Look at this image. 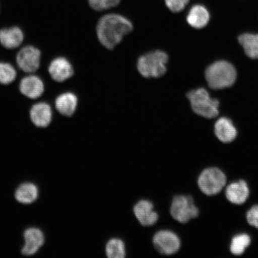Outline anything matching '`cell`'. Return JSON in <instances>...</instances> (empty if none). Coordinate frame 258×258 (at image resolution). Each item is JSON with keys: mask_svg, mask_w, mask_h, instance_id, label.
I'll return each instance as SVG.
<instances>
[{"mask_svg": "<svg viewBox=\"0 0 258 258\" xmlns=\"http://www.w3.org/2000/svg\"><path fill=\"white\" fill-rule=\"evenodd\" d=\"M225 195L228 201L233 204L241 205L249 198V189L246 182L241 180L228 185Z\"/></svg>", "mask_w": 258, "mask_h": 258, "instance_id": "5bb4252c", "label": "cell"}, {"mask_svg": "<svg viewBox=\"0 0 258 258\" xmlns=\"http://www.w3.org/2000/svg\"><path fill=\"white\" fill-rule=\"evenodd\" d=\"M168 59V56L164 51H152L139 58L138 70L146 78H159L166 73Z\"/></svg>", "mask_w": 258, "mask_h": 258, "instance_id": "3957f363", "label": "cell"}, {"mask_svg": "<svg viewBox=\"0 0 258 258\" xmlns=\"http://www.w3.org/2000/svg\"><path fill=\"white\" fill-rule=\"evenodd\" d=\"M25 245L22 250L25 256H32L36 253L44 242L43 233L37 228L28 229L25 232Z\"/></svg>", "mask_w": 258, "mask_h": 258, "instance_id": "7c38bea8", "label": "cell"}, {"mask_svg": "<svg viewBox=\"0 0 258 258\" xmlns=\"http://www.w3.org/2000/svg\"><path fill=\"white\" fill-rule=\"evenodd\" d=\"M211 19V15L206 6L201 4L193 5L186 16L187 23L191 27L202 29L206 27Z\"/></svg>", "mask_w": 258, "mask_h": 258, "instance_id": "30bf717a", "label": "cell"}, {"mask_svg": "<svg viewBox=\"0 0 258 258\" xmlns=\"http://www.w3.org/2000/svg\"><path fill=\"white\" fill-rule=\"evenodd\" d=\"M187 98L197 114L207 118H215L218 115V100L212 98L205 89L192 90L187 94Z\"/></svg>", "mask_w": 258, "mask_h": 258, "instance_id": "277c9868", "label": "cell"}, {"mask_svg": "<svg viewBox=\"0 0 258 258\" xmlns=\"http://www.w3.org/2000/svg\"><path fill=\"white\" fill-rule=\"evenodd\" d=\"M238 41L248 57L258 59V34H242L238 37Z\"/></svg>", "mask_w": 258, "mask_h": 258, "instance_id": "ffe728a7", "label": "cell"}, {"mask_svg": "<svg viewBox=\"0 0 258 258\" xmlns=\"http://www.w3.org/2000/svg\"><path fill=\"white\" fill-rule=\"evenodd\" d=\"M153 242L156 249L164 255H172L178 251L181 242L178 235L169 230H161L154 234Z\"/></svg>", "mask_w": 258, "mask_h": 258, "instance_id": "52a82bcc", "label": "cell"}, {"mask_svg": "<svg viewBox=\"0 0 258 258\" xmlns=\"http://www.w3.org/2000/svg\"><path fill=\"white\" fill-rule=\"evenodd\" d=\"M30 117L36 126L47 127L52 119V111L50 105L44 102L34 105L31 109Z\"/></svg>", "mask_w": 258, "mask_h": 258, "instance_id": "4fadbf2b", "label": "cell"}, {"mask_svg": "<svg viewBox=\"0 0 258 258\" xmlns=\"http://www.w3.org/2000/svg\"><path fill=\"white\" fill-rule=\"evenodd\" d=\"M41 53L38 48L27 46L18 54L17 63L20 69L26 73L36 72L40 66Z\"/></svg>", "mask_w": 258, "mask_h": 258, "instance_id": "9c48e42d", "label": "cell"}, {"mask_svg": "<svg viewBox=\"0 0 258 258\" xmlns=\"http://www.w3.org/2000/svg\"><path fill=\"white\" fill-rule=\"evenodd\" d=\"M172 218L179 223L185 224L199 215V211L189 196H176L173 199L170 208Z\"/></svg>", "mask_w": 258, "mask_h": 258, "instance_id": "5b68a950", "label": "cell"}, {"mask_svg": "<svg viewBox=\"0 0 258 258\" xmlns=\"http://www.w3.org/2000/svg\"><path fill=\"white\" fill-rule=\"evenodd\" d=\"M38 191L37 186L32 183H24L19 187L15 193L16 199L23 204H31L38 198Z\"/></svg>", "mask_w": 258, "mask_h": 258, "instance_id": "d6986e66", "label": "cell"}, {"mask_svg": "<svg viewBox=\"0 0 258 258\" xmlns=\"http://www.w3.org/2000/svg\"><path fill=\"white\" fill-rule=\"evenodd\" d=\"M191 0H164V5L172 14H177L183 12Z\"/></svg>", "mask_w": 258, "mask_h": 258, "instance_id": "d4e9b609", "label": "cell"}, {"mask_svg": "<svg viewBox=\"0 0 258 258\" xmlns=\"http://www.w3.org/2000/svg\"><path fill=\"white\" fill-rule=\"evenodd\" d=\"M134 30L131 19L120 12L110 11L103 15L96 25V33L103 46L112 49Z\"/></svg>", "mask_w": 258, "mask_h": 258, "instance_id": "6da1fadb", "label": "cell"}, {"mask_svg": "<svg viewBox=\"0 0 258 258\" xmlns=\"http://www.w3.org/2000/svg\"><path fill=\"white\" fill-rule=\"evenodd\" d=\"M24 40L23 32L18 27L0 30V43L9 49L18 47Z\"/></svg>", "mask_w": 258, "mask_h": 258, "instance_id": "e0dca14e", "label": "cell"}, {"mask_svg": "<svg viewBox=\"0 0 258 258\" xmlns=\"http://www.w3.org/2000/svg\"><path fill=\"white\" fill-rule=\"evenodd\" d=\"M22 94L31 99H36L44 92V85L39 77L31 76L22 79L20 84Z\"/></svg>", "mask_w": 258, "mask_h": 258, "instance_id": "9a60e30c", "label": "cell"}, {"mask_svg": "<svg viewBox=\"0 0 258 258\" xmlns=\"http://www.w3.org/2000/svg\"><path fill=\"white\" fill-rule=\"evenodd\" d=\"M216 136L222 143H229L233 141L237 137V130L230 119L221 118L215 125Z\"/></svg>", "mask_w": 258, "mask_h": 258, "instance_id": "2e32d148", "label": "cell"}, {"mask_svg": "<svg viewBox=\"0 0 258 258\" xmlns=\"http://www.w3.org/2000/svg\"><path fill=\"white\" fill-rule=\"evenodd\" d=\"M78 99L73 93L67 92L58 96L56 100V108L61 114L70 117L75 112Z\"/></svg>", "mask_w": 258, "mask_h": 258, "instance_id": "ac0fdd59", "label": "cell"}, {"mask_svg": "<svg viewBox=\"0 0 258 258\" xmlns=\"http://www.w3.org/2000/svg\"><path fill=\"white\" fill-rule=\"evenodd\" d=\"M205 76L210 88L222 89L234 85L237 73L231 63L226 61H218L208 68Z\"/></svg>", "mask_w": 258, "mask_h": 258, "instance_id": "7a4b0ae2", "label": "cell"}, {"mask_svg": "<svg viewBox=\"0 0 258 258\" xmlns=\"http://www.w3.org/2000/svg\"><path fill=\"white\" fill-rule=\"evenodd\" d=\"M249 235L241 234L235 236L232 240L230 250L234 255H240L243 254L245 249L249 246L250 243Z\"/></svg>", "mask_w": 258, "mask_h": 258, "instance_id": "603a6c76", "label": "cell"}, {"mask_svg": "<svg viewBox=\"0 0 258 258\" xmlns=\"http://www.w3.org/2000/svg\"><path fill=\"white\" fill-rule=\"evenodd\" d=\"M248 223L258 228V205L254 206L247 214Z\"/></svg>", "mask_w": 258, "mask_h": 258, "instance_id": "484cf974", "label": "cell"}, {"mask_svg": "<svg viewBox=\"0 0 258 258\" xmlns=\"http://www.w3.org/2000/svg\"><path fill=\"white\" fill-rule=\"evenodd\" d=\"M16 77V71L11 64L0 63V83L9 85L14 82Z\"/></svg>", "mask_w": 258, "mask_h": 258, "instance_id": "cb8c5ba5", "label": "cell"}, {"mask_svg": "<svg viewBox=\"0 0 258 258\" xmlns=\"http://www.w3.org/2000/svg\"><path fill=\"white\" fill-rule=\"evenodd\" d=\"M48 72L51 78L57 82H63L74 74L72 64L64 57H57L51 62Z\"/></svg>", "mask_w": 258, "mask_h": 258, "instance_id": "8fae6325", "label": "cell"}, {"mask_svg": "<svg viewBox=\"0 0 258 258\" xmlns=\"http://www.w3.org/2000/svg\"><path fill=\"white\" fill-rule=\"evenodd\" d=\"M105 253L109 258H124L126 254L124 242L119 238H111L106 244Z\"/></svg>", "mask_w": 258, "mask_h": 258, "instance_id": "44dd1931", "label": "cell"}, {"mask_svg": "<svg viewBox=\"0 0 258 258\" xmlns=\"http://www.w3.org/2000/svg\"><path fill=\"white\" fill-rule=\"evenodd\" d=\"M226 181L224 173L221 170L212 167L203 171L198 179V185L205 195L214 196L223 189Z\"/></svg>", "mask_w": 258, "mask_h": 258, "instance_id": "8992f818", "label": "cell"}, {"mask_svg": "<svg viewBox=\"0 0 258 258\" xmlns=\"http://www.w3.org/2000/svg\"><path fill=\"white\" fill-rule=\"evenodd\" d=\"M135 217L144 227H151L159 220V214L155 211L154 205L148 200H141L134 206Z\"/></svg>", "mask_w": 258, "mask_h": 258, "instance_id": "ba28073f", "label": "cell"}, {"mask_svg": "<svg viewBox=\"0 0 258 258\" xmlns=\"http://www.w3.org/2000/svg\"><path fill=\"white\" fill-rule=\"evenodd\" d=\"M89 7L99 14L110 12L120 5L121 0H88Z\"/></svg>", "mask_w": 258, "mask_h": 258, "instance_id": "7402d4cb", "label": "cell"}]
</instances>
